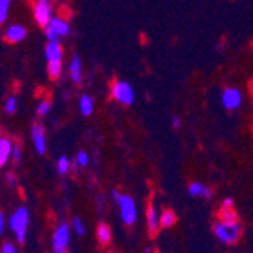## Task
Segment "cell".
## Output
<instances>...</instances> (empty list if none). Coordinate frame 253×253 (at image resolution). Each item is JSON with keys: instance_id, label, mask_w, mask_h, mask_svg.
Returning <instances> with one entry per match:
<instances>
[{"instance_id": "7", "label": "cell", "mask_w": 253, "mask_h": 253, "mask_svg": "<svg viewBox=\"0 0 253 253\" xmlns=\"http://www.w3.org/2000/svg\"><path fill=\"white\" fill-rule=\"evenodd\" d=\"M32 141L35 144V149L40 155L45 153V135H44V127L37 123L32 126Z\"/></svg>"}, {"instance_id": "32", "label": "cell", "mask_w": 253, "mask_h": 253, "mask_svg": "<svg viewBox=\"0 0 253 253\" xmlns=\"http://www.w3.org/2000/svg\"><path fill=\"white\" fill-rule=\"evenodd\" d=\"M202 196H205V197H211V190H210L208 187H205V185H203V190H202Z\"/></svg>"}, {"instance_id": "8", "label": "cell", "mask_w": 253, "mask_h": 253, "mask_svg": "<svg viewBox=\"0 0 253 253\" xmlns=\"http://www.w3.org/2000/svg\"><path fill=\"white\" fill-rule=\"evenodd\" d=\"M67 244H68V226L64 223L56 229V232L53 235V246L55 249H65Z\"/></svg>"}, {"instance_id": "18", "label": "cell", "mask_w": 253, "mask_h": 253, "mask_svg": "<svg viewBox=\"0 0 253 253\" xmlns=\"http://www.w3.org/2000/svg\"><path fill=\"white\" fill-rule=\"evenodd\" d=\"M220 218L224 221V223H237V214L232 211V208H223L221 212H220Z\"/></svg>"}, {"instance_id": "35", "label": "cell", "mask_w": 253, "mask_h": 253, "mask_svg": "<svg viewBox=\"0 0 253 253\" xmlns=\"http://www.w3.org/2000/svg\"><path fill=\"white\" fill-rule=\"evenodd\" d=\"M173 126H174V127H179V126H180V120H179V117H173Z\"/></svg>"}, {"instance_id": "30", "label": "cell", "mask_w": 253, "mask_h": 253, "mask_svg": "<svg viewBox=\"0 0 253 253\" xmlns=\"http://www.w3.org/2000/svg\"><path fill=\"white\" fill-rule=\"evenodd\" d=\"M12 156H14V159H15V161H20V159H21V152H20V149H18V147H14V150H12Z\"/></svg>"}, {"instance_id": "17", "label": "cell", "mask_w": 253, "mask_h": 253, "mask_svg": "<svg viewBox=\"0 0 253 253\" xmlns=\"http://www.w3.org/2000/svg\"><path fill=\"white\" fill-rule=\"evenodd\" d=\"M159 220H161V224H163L164 227H170V226H173L176 223V215H174L173 211L167 210V211L163 212V215H161Z\"/></svg>"}, {"instance_id": "21", "label": "cell", "mask_w": 253, "mask_h": 253, "mask_svg": "<svg viewBox=\"0 0 253 253\" xmlns=\"http://www.w3.org/2000/svg\"><path fill=\"white\" fill-rule=\"evenodd\" d=\"M68 169H70V161H68L67 156H62L58 159V173L59 174H64L68 171Z\"/></svg>"}, {"instance_id": "15", "label": "cell", "mask_w": 253, "mask_h": 253, "mask_svg": "<svg viewBox=\"0 0 253 253\" xmlns=\"http://www.w3.org/2000/svg\"><path fill=\"white\" fill-rule=\"evenodd\" d=\"M97 238L102 244H108L111 241V229L108 224H100L97 227Z\"/></svg>"}, {"instance_id": "14", "label": "cell", "mask_w": 253, "mask_h": 253, "mask_svg": "<svg viewBox=\"0 0 253 253\" xmlns=\"http://www.w3.org/2000/svg\"><path fill=\"white\" fill-rule=\"evenodd\" d=\"M159 221L161 220L158 218V214H156L155 208H149V211H147V224H149V231H150L152 235L158 231V223Z\"/></svg>"}, {"instance_id": "3", "label": "cell", "mask_w": 253, "mask_h": 253, "mask_svg": "<svg viewBox=\"0 0 253 253\" xmlns=\"http://www.w3.org/2000/svg\"><path fill=\"white\" fill-rule=\"evenodd\" d=\"M112 97L119 100L123 105H132L135 94H133V89L129 84L126 82H116L112 86Z\"/></svg>"}, {"instance_id": "1", "label": "cell", "mask_w": 253, "mask_h": 253, "mask_svg": "<svg viewBox=\"0 0 253 253\" xmlns=\"http://www.w3.org/2000/svg\"><path fill=\"white\" fill-rule=\"evenodd\" d=\"M28 224H29V212L26 208H18L14 212V215L9 218V226L17 234V240L20 243H25V240H26Z\"/></svg>"}, {"instance_id": "36", "label": "cell", "mask_w": 253, "mask_h": 253, "mask_svg": "<svg viewBox=\"0 0 253 253\" xmlns=\"http://www.w3.org/2000/svg\"><path fill=\"white\" fill-rule=\"evenodd\" d=\"M53 253H67V252H65V249H55Z\"/></svg>"}, {"instance_id": "13", "label": "cell", "mask_w": 253, "mask_h": 253, "mask_svg": "<svg viewBox=\"0 0 253 253\" xmlns=\"http://www.w3.org/2000/svg\"><path fill=\"white\" fill-rule=\"evenodd\" d=\"M70 76H72V81L75 84L81 82V78H82V75H81V59L78 55H75L72 62H70Z\"/></svg>"}, {"instance_id": "12", "label": "cell", "mask_w": 253, "mask_h": 253, "mask_svg": "<svg viewBox=\"0 0 253 253\" xmlns=\"http://www.w3.org/2000/svg\"><path fill=\"white\" fill-rule=\"evenodd\" d=\"M49 25L53 26V29L58 32L59 37H67L68 34H70V26H68V23L64 21L62 18L55 17V18H52V21L49 23Z\"/></svg>"}, {"instance_id": "11", "label": "cell", "mask_w": 253, "mask_h": 253, "mask_svg": "<svg viewBox=\"0 0 253 253\" xmlns=\"http://www.w3.org/2000/svg\"><path fill=\"white\" fill-rule=\"evenodd\" d=\"M12 150H14L12 143L6 140V138H2V140H0V166L6 164L9 155H12Z\"/></svg>"}, {"instance_id": "19", "label": "cell", "mask_w": 253, "mask_h": 253, "mask_svg": "<svg viewBox=\"0 0 253 253\" xmlns=\"http://www.w3.org/2000/svg\"><path fill=\"white\" fill-rule=\"evenodd\" d=\"M47 72H49L50 78H53V79L59 78V75H61V61H49Z\"/></svg>"}, {"instance_id": "10", "label": "cell", "mask_w": 253, "mask_h": 253, "mask_svg": "<svg viewBox=\"0 0 253 253\" xmlns=\"http://www.w3.org/2000/svg\"><path fill=\"white\" fill-rule=\"evenodd\" d=\"M45 58H47V61H61L62 49L58 41H50L45 45Z\"/></svg>"}, {"instance_id": "25", "label": "cell", "mask_w": 253, "mask_h": 253, "mask_svg": "<svg viewBox=\"0 0 253 253\" xmlns=\"http://www.w3.org/2000/svg\"><path fill=\"white\" fill-rule=\"evenodd\" d=\"M202 190H203L202 183L194 182V183H191V187H190V194L191 196H199V194H202Z\"/></svg>"}, {"instance_id": "29", "label": "cell", "mask_w": 253, "mask_h": 253, "mask_svg": "<svg viewBox=\"0 0 253 253\" xmlns=\"http://www.w3.org/2000/svg\"><path fill=\"white\" fill-rule=\"evenodd\" d=\"M6 179H8V182H9V185H11V187H15V183H17V180H15V176H14L12 173H8Z\"/></svg>"}, {"instance_id": "22", "label": "cell", "mask_w": 253, "mask_h": 253, "mask_svg": "<svg viewBox=\"0 0 253 253\" xmlns=\"http://www.w3.org/2000/svg\"><path fill=\"white\" fill-rule=\"evenodd\" d=\"M44 28H45V37L49 38V41H58V40H59V35H58V32L53 29L52 25H47V26H44Z\"/></svg>"}, {"instance_id": "28", "label": "cell", "mask_w": 253, "mask_h": 253, "mask_svg": "<svg viewBox=\"0 0 253 253\" xmlns=\"http://www.w3.org/2000/svg\"><path fill=\"white\" fill-rule=\"evenodd\" d=\"M2 253H17L15 247L11 244V243H6L3 247H2Z\"/></svg>"}, {"instance_id": "16", "label": "cell", "mask_w": 253, "mask_h": 253, "mask_svg": "<svg viewBox=\"0 0 253 253\" xmlns=\"http://www.w3.org/2000/svg\"><path fill=\"white\" fill-rule=\"evenodd\" d=\"M79 106H81L82 116H89L91 111H93V100H91V97H89V96H82Z\"/></svg>"}, {"instance_id": "20", "label": "cell", "mask_w": 253, "mask_h": 253, "mask_svg": "<svg viewBox=\"0 0 253 253\" xmlns=\"http://www.w3.org/2000/svg\"><path fill=\"white\" fill-rule=\"evenodd\" d=\"M11 5V0H0V23L6 21V14Z\"/></svg>"}, {"instance_id": "37", "label": "cell", "mask_w": 253, "mask_h": 253, "mask_svg": "<svg viewBox=\"0 0 253 253\" xmlns=\"http://www.w3.org/2000/svg\"><path fill=\"white\" fill-rule=\"evenodd\" d=\"M40 3H49V0H38Z\"/></svg>"}, {"instance_id": "27", "label": "cell", "mask_w": 253, "mask_h": 253, "mask_svg": "<svg viewBox=\"0 0 253 253\" xmlns=\"http://www.w3.org/2000/svg\"><path fill=\"white\" fill-rule=\"evenodd\" d=\"M73 224H75V229H76V232H78L79 235H82V234L85 232V227H84V224H82V221H81L79 218H75Z\"/></svg>"}, {"instance_id": "34", "label": "cell", "mask_w": 253, "mask_h": 253, "mask_svg": "<svg viewBox=\"0 0 253 253\" xmlns=\"http://www.w3.org/2000/svg\"><path fill=\"white\" fill-rule=\"evenodd\" d=\"M112 197H114V199H116V200L119 202V200L122 199V194H120V193H119L117 190H114V191H112Z\"/></svg>"}, {"instance_id": "6", "label": "cell", "mask_w": 253, "mask_h": 253, "mask_svg": "<svg viewBox=\"0 0 253 253\" xmlns=\"http://www.w3.org/2000/svg\"><path fill=\"white\" fill-rule=\"evenodd\" d=\"M221 100H223V105H224L226 109H237L243 102V96H241V93L238 89L227 88V89H224Z\"/></svg>"}, {"instance_id": "31", "label": "cell", "mask_w": 253, "mask_h": 253, "mask_svg": "<svg viewBox=\"0 0 253 253\" xmlns=\"http://www.w3.org/2000/svg\"><path fill=\"white\" fill-rule=\"evenodd\" d=\"M232 206H234V200L232 199H224L223 208H232Z\"/></svg>"}, {"instance_id": "23", "label": "cell", "mask_w": 253, "mask_h": 253, "mask_svg": "<svg viewBox=\"0 0 253 253\" xmlns=\"http://www.w3.org/2000/svg\"><path fill=\"white\" fill-rule=\"evenodd\" d=\"M49 109H50V102L49 100H44V102H41L38 105V114H40V116H45V114L49 112Z\"/></svg>"}, {"instance_id": "24", "label": "cell", "mask_w": 253, "mask_h": 253, "mask_svg": "<svg viewBox=\"0 0 253 253\" xmlns=\"http://www.w3.org/2000/svg\"><path fill=\"white\" fill-rule=\"evenodd\" d=\"M15 109H17V99H15L14 96H11V97L6 100V112H8V114H12Z\"/></svg>"}, {"instance_id": "9", "label": "cell", "mask_w": 253, "mask_h": 253, "mask_svg": "<svg viewBox=\"0 0 253 253\" xmlns=\"http://www.w3.org/2000/svg\"><path fill=\"white\" fill-rule=\"evenodd\" d=\"M25 37H26V29H25V26H21V25H12L5 32V38L9 42H18Z\"/></svg>"}, {"instance_id": "4", "label": "cell", "mask_w": 253, "mask_h": 253, "mask_svg": "<svg viewBox=\"0 0 253 253\" xmlns=\"http://www.w3.org/2000/svg\"><path fill=\"white\" fill-rule=\"evenodd\" d=\"M119 205L122 208V218L126 224H133L136 218V208H135V202L130 196H122L119 200Z\"/></svg>"}, {"instance_id": "33", "label": "cell", "mask_w": 253, "mask_h": 253, "mask_svg": "<svg viewBox=\"0 0 253 253\" xmlns=\"http://www.w3.org/2000/svg\"><path fill=\"white\" fill-rule=\"evenodd\" d=\"M3 229H5V217L0 215V232H3Z\"/></svg>"}, {"instance_id": "26", "label": "cell", "mask_w": 253, "mask_h": 253, "mask_svg": "<svg viewBox=\"0 0 253 253\" xmlns=\"http://www.w3.org/2000/svg\"><path fill=\"white\" fill-rule=\"evenodd\" d=\"M78 164L82 166V167H85L88 164V155L85 152H79L78 153Z\"/></svg>"}, {"instance_id": "5", "label": "cell", "mask_w": 253, "mask_h": 253, "mask_svg": "<svg viewBox=\"0 0 253 253\" xmlns=\"http://www.w3.org/2000/svg\"><path fill=\"white\" fill-rule=\"evenodd\" d=\"M34 17L37 20L38 25L41 26H47L52 21V8L49 3H37L34 8Z\"/></svg>"}, {"instance_id": "2", "label": "cell", "mask_w": 253, "mask_h": 253, "mask_svg": "<svg viewBox=\"0 0 253 253\" xmlns=\"http://www.w3.org/2000/svg\"><path fill=\"white\" fill-rule=\"evenodd\" d=\"M214 231L215 235L218 237L220 241L227 243V244H234L237 243V240L240 238V232H241V227L238 223H215L214 226Z\"/></svg>"}]
</instances>
